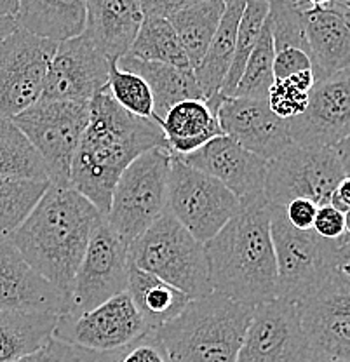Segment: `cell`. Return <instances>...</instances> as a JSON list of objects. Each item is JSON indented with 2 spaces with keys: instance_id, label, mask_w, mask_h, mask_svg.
Listing matches in <instances>:
<instances>
[{
  "instance_id": "d6986e66",
  "label": "cell",
  "mask_w": 350,
  "mask_h": 362,
  "mask_svg": "<svg viewBox=\"0 0 350 362\" xmlns=\"http://www.w3.org/2000/svg\"><path fill=\"white\" fill-rule=\"evenodd\" d=\"M216 115L225 136L265 160L276 158L293 143L288 120L270 110L267 100L223 98Z\"/></svg>"
},
{
  "instance_id": "836d02e7",
  "label": "cell",
  "mask_w": 350,
  "mask_h": 362,
  "mask_svg": "<svg viewBox=\"0 0 350 362\" xmlns=\"http://www.w3.org/2000/svg\"><path fill=\"white\" fill-rule=\"evenodd\" d=\"M274 58H276V47H274L272 33H270L269 23L265 21L262 33L246 68L243 71L239 84L231 98H251V100H267L269 90L276 82L274 78Z\"/></svg>"
},
{
  "instance_id": "277c9868",
  "label": "cell",
  "mask_w": 350,
  "mask_h": 362,
  "mask_svg": "<svg viewBox=\"0 0 350 362\" xmlns=\"http://www.w3.org/2000/svg\"><path fill=\"white\" fill-rule=\"evenodd\" d=\"M255 307L220 293L190 300L176 319L156 329L169 362H235Z\"/></svg>"
},
{
  "instance_id": "60d3db41",
  "label": "cell",
  "mask_w": 350,
  "mask_h": 362,
  "mask_svg": "<svg viewBox=\"0 0 350 362\" xmlns=\"http://www.w3.org/2000/svg\"><path fill=\"white\" fill-rule=\"evenodd\" d=\"M16 362H81V354L69 343L52 337L46 345Z\"/></svg>"
},
{
  "instance_id": "4316f807",
  "label": "cell",
  "mask_w": 350,
  "mask_h": 362,
  "mask_svg": "<svg viewBox=\"0 0 350 362\" xmlns=\"http://www.w3.org/2000/svg\"><path fill=\"white\" fill-rule=\"evenodd\" d=\"M134 308L150 331L163 327L164 324L176 319L188 305L190 298L180 289L173 288L163 279L148 274V272L136 269L129 263L127 272V289Z\"/></svg>"
},
{
  "instance_id": "ffe728a7",
  "label": "cell",
  "mask_w": 350,
  "mask_h": 362,
  "mask_svg": "<svg viewBox=\"0 0 350 362\" xmlns=\"http://www.w3.org/2000/svg\"><path fill=\"white\" fill-rule=\"evenodd\" d=\"M0 310L63 315L69 296L28 265L9 240L0 243Z\"/></svg>"
},
{
  "instance_id": "d6a6232c",
  "label": "cell",
  "mask_w": 350,
  "mask_h": 362,
  "mask_svg": "<svg viewBox=\"0 0 350 362\" xmlns=\"http://www.w3.org/2000/svg\"><path fill=\"white\" fill-rule=\"evenodd\" d=\"M267 16H269V4L262 2V0H246V6H244L243 16L239 21V30H237L233 62L220 90L223 98H231L237 84H239L247 59H250L251 52L258 42Z\"/></svg>"
},
{
  "instance_id": "7c38bea8",
  "label": "cell",
  "mask_w": 350,
  "mask_h": 362,
  "mask_svg": "<svg viewBox=\"0 0 350 362\" xmlns=\"http://www.w3.org/2000/svg\"><path fill=\"white\" fill-rule=\"evenodd\" d=\"M58 42L18 28L0 42V117L14 119L42 98Z\"/></svg>"
},
{
  "instance_id": "681fc988",
  "label": "cell",
  "mask_w": 350,
  "mask_h": 362,
  "mask_svg": "<svg viewBox=\"0 0 350 362\" xmlns=\"http://www.w3.org/2000/svg\"><path fill=\"white\" fill-rule=\"evenodd\" d=\"M307 362H347V361L333 359V357H327V356H321V354H315V352H312L310 359H308Z\"/></svg>"
},
{
  "instance_id": "7402d4cb",
  "label": "cell",
  "mask_w": 350,
  "mask_h": 362,
  "mask_svg": "<svg viewBox=\"0 0 350 362\" xmlns=\"http://www.w3.org/2000/svg\"><path fill=\"white\" fill-rule=\"evenodd\" d=\"M143 20L141 0H88L84 35L117 62L129 52Z\"/></svg>"
},
{
  "instance_id": "d590c367",
  "label": "cell",
  "mask_w": 350,
  "mask_h": 362,
  "mask_svg": "<svg viewBox=\"0 0 350 362\" xmlns=\"http://www.w3.org/2000/svg\"><path fill=\"white\" fill-rule=\"evenodd\" d=\"M302 13L303 9H300L293 0H274L269 4L267 23L270 26L276 52L286 47H298L308 52Z\"/></svg>"
},
{
  "instance_id": "52a82bcc",
  "label": "cell",
  "mask_w": 350,
  "mask_h": 362,
  "mask_svg": "<svg viewBox=\"0 0 350 362\" xmlns=\"http://www.w3.org/2000/svg\"><path fill=\"white\" fill-rule=\"evenodd\" d=\"M171 152L153 148L134 158L117 180L105 216L126 246L168 211Z\"/></svg>"
},
{
  "instance_id": "7a4b0ae2",
  "label": "cell",
  "mask_w": 350,
  "mask_h": 362,
  "mask_svg": "<svg viewBox=\"0 0 350 362\" xmlns=\"http://www.w3.org/2000/svg\"><path fill=\"white\" fill-rule=\"evenodd\" d=\"M103 214L71 187L49 185L9 243L33 270L70 296L75 272Z\"/></svg>"
},
{
  "instance_id": "c3c4849f",
  "label": "cell",
  "mask_w": 350,
  "mask_h": 362,
  "mask_svg": "<svg viewBox=\"0 0 350 362\" xmlns=\"http://www.w3.org/2000/svg\"><path fill=\"white\" fill-rule=\"evenodd\" d=\"M81 354V362H114V354H107V356H94V354Z\"/></svg>"
},
{
  "instance_id": "484cf974",
  "label": "cell",
  "mask_w": 350,
  "mask_h": 362,
  "mask_svg": "<svg viewBox=\"0 0 350 362\" xmlns=\"http://www.w3.org/2000/svg\"><path fill=\"white\" fill-rule=\"evenodd\" d=\"M171 156L187 157L216 136L223 134L218 115L204 100H185L175 105L159 122Z\"/></svg>"
},
{
  "instance_id": "d4e9b609",
  "label": "cell",
  "mask_w": 350,
  "mask_h": 362,
  "mask_svg": "<svg viewBox=\"0 0 350 362\" xmlns=\"http://www.w3.org/2000/svg\"><path fill=\"white\" fill-rule=\"evenodd\" d=\"M88 0H20L18 28L63 42L84 33Z\"/></svg>"
},
{
  "instance_id": "3957f363",
  "label": "cell",
  "mask_w": 350,
  "mask_h": 362,
  "mask_svg": "<svg viewBox=\"0 0 350 362\" xmlns=\"http://www.w3.org/2000/svg\"><path fill=\"white\" fill-rule=\"evenodd\" d=\"M213 293L258 307L277 298V265L265 197L240 209L204 244Z\"/></svg>"
},
{
  "instance_id": "f6af8a7d",
  "label": "cell",
  "mask_w": 350,
  "mask_h": 362,
  "mask_svg": "<svg viewBox=\"0 0 350 362\" xmlns=\"http://www.w3.org/2000/svg\"><path fill=\"white\" fill-rule=\"evenodd\" d=\"M18 30V23L14 18L0 16V42Z\"/></svg>"
},
{
  "instance_id": "9c48e42d",
  "label": "cell",
  "mask_w": 350,
  "mask_h": 362,
  "mask_svg": "<svg viewBox=\"0 0 350 362\" xmlns=\"http://www.w3.org/2000/svg\"><path fill=\"white\" fill-rule=\"evenodd\" d=\"M240 209V201L218 180L190 168L180 157L171 156L168 180V213L206 244Z\"/></svg>"
},
{
  "instance_id": "f5cc1de1",
  "label": "cell",
  "mask_w": 350,
  "mask_h": 362,
  "mask_svg": "<svg viewBox=\"0 0 350 362\" xmlns=\"http://www.w3.org/2000/svg\"><path fill=\"white\" fill-rule=\"evenodd\" d=\"M262 2H267V4H270V2H274V0H262Z\"/></svg>"
},
{
  "instance_id": "4fadbf2b",
  "label": "cell",
  "mask_w": 350,
  "mask_h": 362,
  "mask_svg": "<svg viewBox=\"0 0 350 362\" xmlns=\"http://www.w3.org/2000/svg\"><path fill=\"white\" fill-rule=\"evenodd\" d=\"M127 246L101 220L93 230L82 262L75 272L66 315L77 317L127 289Z\"/></svg>"
},
{
  "instance_id": "f907efd6",
  "label": "cell",
  "mask_w": 350,
  "mask_h": 362,
  "mask_svg": "<svg viewBox=\"0 0 350 362\" xmlns=\"http://www.w3.org/2000/svg\"><path fill=\"white\" fill-rule=\"evenodd\" d=\"M338 2H340L344 7H347V9H350V0H338Z\"/></svg>"
},
{
  "instance_id": "816d5d0a",
  "label": "cell",
  "mask_w": 350,
  "mask_h": 362,
  "mask_svg": "<svg viewBox=\"0 0 350 362\" xmlns=\"http://www.w3.org/2000/svg\"><path fill=\"white\" fill-rule=\"evenodd\" d=\"M344 9H345V13H347V16L350 18V9H347V7H344Z\"/></svg>"
},
{
  "instance_id": "9a60e30c",
  "label": "cell",
  "mask_w": 350,
  "mask_h": 362,
  "mask_svg": "<svg viewBox=\"0 0 350 362\" xmlns=\"http://www.w3.org/2000/svg\"><path fill=\"white\" fill-rule=\"evenodd\" d=\"M310 356L298 307L276 298L255 307L235 362H307Z\"/></svg>"
},
{
  "instance_id": "f35d334b",
  "label": "cell",
  "mask_w": 350,
  "mask_h": 362,
  "mask_svg": "<svg viewBox=\"0 0 350 362\" xmlns=\"http://www.w3.org/2000/svg\"><path fill=\"white\" fill-rule=\"evenodd\" d=\"M307 70H312V59L303 49L286 47L276 52V58H274V78L276 81H286V78Z\"/></svg>"
},
{
  "instance_id": "603a6c76",
  "label": "cell",
  "mask_w": 350,
  "mask_h": 362,
  "mask_svg": "<svg viewBox=\"0 0 350 362\" xmlns=\"http://www.w3.org/2000/svg\"><path fill=\"white\" fill-rule=\"evenodd\" d=\"M244 6H246V0H225L223 16L218 25L216 33L211 40L201 65L194 70L195 78L204 94V101L214 113L218 112L223 101L220 90L233 62L237 30H239Z\"/></svg>"
},
{
  "instance_id": "6da1fadb",
  "label": "cell",
  "mask_w": 350,
  "mask_h": 362,
  "mask_svg": "<svg viewBox=\"0 0 350 362\" xmlns=\"http://www.w3.org/2000/svg\"><path fill=\"white\" fill-rule=\"evenodd\" d=\"M153 148H168L159 124L124 110L101 90L89 103V120L70 169V187L107 216L124 169Z\"/></svg>"
},
{
  "instance_id": "ab89813d",
  "label": "cell",
  "mask_w": 350,
  "mask_h": 362,
  "mask_svg": "<svg viewBox=\"0 0 350 362\" xmlns=\"http://www.w3.org/2000/svg\"><path fill=\"white\" fill-rule=\"evenodd\" d=\"M312 230L322 239L337 240L347 233V218L340 209L331 204H325V206H319Z\"/></svg>"
},
{
  "instance_id": "8992f818",
  "label": "cell",
  "mask_w": 350,
  "mask_h": 362,
  "mask_svg": "<svg viewBox=\"0 0 350 362\" xmlns=\"http://www.w3.org/2000/svg\"><path fill=\"white\" fill-rule=\"evenodd\" d=\"M270 235L277 265V298L298 303L342 265V237L327 240L314 230H296L284 207L270 206Z\"/></svg>"
},
{
  "instance_id": "bcb514c9",
  "label": "cell",
  "mask_w": 350,
  "mask_h": 362,
  "mask_svg": "<svg viewBox=\"0 0 350 362\" xmlns=\"http://www.w3.org/2000/svg\"><path fill=\"white\" fill-rule=\"evenodd\" d=\"M20 0H0V16L16 18Z\"/></svg>"
},
{
  "instance_id": "4dcf8cb0",
  "label": "cell",
  "mask_w": 350,
  "mask_h": 362,
  "mask_svg": "<svg viewBox=\"0 0 350 362\" xmlns=\"http://www.w3.org/2000/svg\"><path fill=\"white\" fill-rule=\"evenodd\" d=\"M127 56H133L141 62L165 63L176 68H192L178 39V33L168 18H145Z\"/></svg>"
},
{
  "instance_id": "b9f144b4",
  "label": "cell",
  "mask_w": 350,
  "mask_h": 362,
  "mask_svg": "<svg viewBox=\"0 0 350 362\" xmlns=\"http://www.w3.org/2000/svg\"><path fill=\"white\" fill-rule=\"evenodd\" d=\"M319 206L308 199H295L284 206L286 220L296 230H312Z\"/></svg>"
},
{
  "instance_id": "f1b7e54d",
  "label": "cell",
  "mask_w": 350,
  "mask_h": 362,
  "mask_svg": "<svg viewBox=\"0 0 350 362\" xmlns=\"http://www.w3.org/2000/svg\"><path fill=\"white\" fill-rule=\"evenodd\" d=\"M225 11V0H208L168 16L178 33L192 70L201 65Z\"/></svg>"
},
{
  "instance_id": "5b68a950",
  "label": "cell",
  "mask_w": 350,
  "mask_h": 362,
  "mask_svg": "<svg viewBox=\"0 0 350 362\" xmlns=\"http://www.w3.org/2000/svg\"><path fill=\"white\" fill-rule=\"evenodd\" d=\"M127 259L136 269L180 289L190 300L213 293L204 244L195 240L168 211L127 246Z\"/></svg>"
},
{
  "instance_id": "8fae6325",
  "label": "cell",
  "mask_w": 350,
  "mask_h": 362,
  "mask_svg": "<svg viewBox=\"0 0 350 362\" xmlns=\"http://www.w3.org/2000/svg\"><path fill=\"white\" fill-rule=\"evenodd\" d=\"M148 333L129 294L120 293L82 315H59L52 337L78 352L107 356L127 349Z\"/></svg>"
},
{
  "instance_id": "5bb4252c",
  "label": "cell",
  "mask_w": 350,
  "mask_h": 362,
  "mask_svg": "<svg viewBox=\"0 0 350 362\" xmlns=\"http://www.w3.org/2000/svg\"><path fill=\"white\" fill-rule=\"evenodd\" d=\"M296 307L312 352L350 362V275L334 270Z\"/></svg>"
},
{
  "instance_id": "ee69618b",
  "label": "cell",
  "mask_w": 350,
  "mask_h": 362,
  "mask_svg": "<svg viewBox=\"0 0 350 362\" xmlns=\"http://www.w3.org/2000/svg\"><path fill=\"white\" fill-rule=\"evenodd\" d=\"M334 150H337L338 157H340L345 175L350 178V136H347L342 143H338V145L334 146Z\"/></svg>"
},
{
  "instance_id": "ac0fdd59",
  "label": "cell",
  "mask_w": 350,
  "mask_h": 362,
  "mask_svg": "<svg viewBox=\"0 0 350 362\" xmlns=\"http://www.w3.org/2000/svg\"><path fill=\"white\" fill-rule=\"evenodd\" d=\"M180 158L190 168L220 181L240 204L265 197L269 160L246 150L228 136H216L197 152Z\"/></svg>"
},
{
  "instance_id": "74e56055",
  "label": "cell",
  "mask_w": 350,
  "mask_h": 362,
  "mask_svg": "<svg viewBox=\"0 0 350 362\" xmlns=\"http://www.w3.org/2000/svg\"><path fill=\"white\" fill-rule=\"evenodd\" d=\"M114 362H169L163 343L159 341L153 331L138 339L127 349L114 354Z\"/></svg>"
},
{
  "instance_id": "1f68e13d",
  "label": "cell",
  "mask_w": 350,
  "mask_h": 362,
  "mask_svg": "<svg viewBox=\"0 0 350 362\" xmlns=\"http://www.w3.org/2000/svg\"><path fill=\"white\" fill-rule=\"evenodd\" d=\"M49 185V181L0 178V243L11 240Z\"/></svg>"
},
{
  "instance_id": "83f0119b",
  "label": "cell",
  "mask_w": 350,
  "mask_h": 362,
  "mask_svg": "<svg viewBox=\"0 0 350 362\" xmlns=\"http://www.w3.org/2000/svg\"><path fill=\"white\" fill-rule=\"evenodd\" d=\"M58 317L0 310V362H16L46 345L54 333Z\"/></svg>"
},
{
  "instance_id": "e575fe53",
  "label": "cell",
  "mask_w": 350,
  "mask_h": 362,
  "mask_svg": "<svg viewBox=\"0 0 350 362\" xmlns=\"http://www.w3.org/2000/svg\"><path fill=\"white\" fill-rule=\"evenodd\" d=\"M103 90L110 94L124 110L143 119H153V98L148 84L140 75L119 68L114 59L108 66V82Z\"/></svg>"
},
{
  "instance_id": "8d00e7d4",
  "label": "cell",
  "mask_w": 350,
  "mask_h": 362,
  "mask_svg": "<svg viewBox=\"0 0 350 362\" xmlns=\"http://www.w3.org/2000/svg\"><path fill=\"white\" fill-rule=\"evenodd\" d=\"M267 101H269L270 110L279 119L289 120L305 112L308 103V93L298 89L289 81H276L269 90Z\"/></svg>"
},
{
  "instance_id": "30bf717a",
  "label": "cell",
  "mask_w": 350,
  "mask_h": 362,
  "mask_svg": "<svg viewBox=\"0 0 350 362\" xmlns=\"http://www.w3.org/2000/svg\"><path fill=\"white\" fill-rule=\"evenodd\" d=\"M347 178L337 150L310 148L291 143L284 152L269 160L265 201L282 206L295 199H308L317 206L329 204L342 180Z\"/></svg>"
},
{
  "instance_id": "2e32d148",
  "label": "cell",
  "mask_w": 350,
  "mask_h": 362,
  "mask_svg": "<svg viewBox=\"0 0 350 362\" xmlns=\"http://www.w3.org/2000/svg\"><path fill=\"white\" fill-rule=\"evenodd\" d=\"M288 127L295 145L310 148H334L350 136V71L315 82L305 112Z\"/></svg>"
},
{
  "instance_id": "44dd1931",
  "label": "cell",
  "mask_w": 350,
  "mask_h": 362,
  "mask_svg": "<svg viewBox=\"0 0 350 362\" xmlns=\"http://www.w3.org/2000/svg\"><path fill=\"white\" fill-rule=\"evenodd\" d=\"M302 20L315 82L350 71V18L344 6L334 0L327 7L305 9Z\"/></svg>"
},
{
  "instance_id": "e0dca14e",
  "label": "cell",
  "mask_w": 350,
  "mask_h": 362,
  "mask_svg": "<svg viewBox=\"0 0 350 362\" xmlns=\"http://www.w3.org/2000/svg\"><path fill=\"white\" fill-rule=\"evenodd\" d=\"M110 59L82 35L58 42L49 65L42 98L71 103H91L108 82Z\"/></svg>"
},
{
  "instance_id": "7dc6e473",
  "label": "cell",
  "mask_w": 350,
  "mask_h": 362,
  "mask_svg": "<svg viewBox=\"0 0 350 362\" xmlns=\"http://www.w3.org/2000/svg\"><path fill=\"white\" fill-rule=\"evenodd\" d=\"M300 9H312V7H327L334 2V0H293Z\"/></svg>"
},
{
  "instance_id": "ba28073f",
  "label": "cell",
  "mask_w": 350,
  "mask_h": 362,
  "mask_svg": "<svg viewBox=\"0 0 350 362\" xmlns=\"http://www.w3.org/2000/svg\"><path fill=\"white\" fill-rule=\"evenodd\" d=\"M13 120L47 168L49 183L70 187V169L89 120L88 103L40 98Z\"/></svg>"
},
{
  "instance_id": "f546056e",
  "label": "cell",
  "mask_w": 350,
  "mask_h": 362,
  "mask_svg": "<svg viewBox=\"0 0 350 362\" xmlns=\"http://www.w3.org/2000/svg\"><path fill=\"white\" fill-rule=\"evenodd\" d=\"M0 178L49 181L42 157L11 119L0 117Z\"/></svg>"
},
{
  "instance_id": "cb8c5ba5",
  "label": "cell",
  "mask_w": 350,
  "mask_h": 362,
  "mask_svg": "<svg viewBox=\"0 0 350 362\" xmlns=\"http://www.w3.org/2000/svg\"><path fill=\"white\" fill-rule=\"evenodd\" d=\"M117 65L122 70L140 75L148 84L153 98V120L157 124L175 105L185 100H204V94L192 68H176L165 63L141 62L127 54L117 59Z\"/></svg>"
},
{
  "instance_id": "7bdbcfd3",
  "label": "cell",
  "mask_w": 350,
  "mask_h": 362,
  "mask_svg": "<svg viewBox=\"0 0 350 362\" xmlns=\"http://www.w3.org/2000/svg\"><path fill=\"white\" fill-rule=\"evenodd\" d=\"M202 2H208V0H141V9L145 18H168L173 13Z\"/></svg>"
}]
</instances>
